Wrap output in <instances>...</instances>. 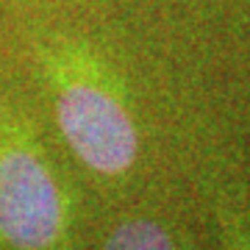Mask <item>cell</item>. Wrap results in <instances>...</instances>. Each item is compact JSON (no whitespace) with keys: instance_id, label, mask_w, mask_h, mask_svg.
<instances>
[{"instance_id":"cell-1","label":"cell","mask_w":250,"mask_h":250,"mask_svg":"<svg viewBox=\"0 0 250 250\" xmlns=\"http://www.w3.org/2000/svg\"><path fill=\"white\" fill-rule=\"evenodd\" d=\"M64 195L31 145H0V236L20 250H53L64 239Z\"/></svg>"},{"instance_id":"cell-2","label":"cell","mask_w":250,"mask_h":250,"mask_svg":"<svg viewBox=\"0 0 250 250\" xmlns=\"http://www.w3.org/2000/svg\"><path fill=\"white\" fill-rule=\"evenodd\" d=\"M56 120L67 145L100 175H120L136 156V131L125 108L92 81H64Z\"/></svg>"},{"instance_id":"cell-3","label":"cell","mask_w":250,"mask_h":250,"mask_svg":"<svg viewBox=\"0 0 250 250\" xmlns=\"http://www.w3.org/2000/svg\"><path fill=\"white\" fill-rule=\"evenodd\" d=\"M103 250H172V242L167 231L150 220H131L108 236Z\"/></svg>"}]
</instances>
